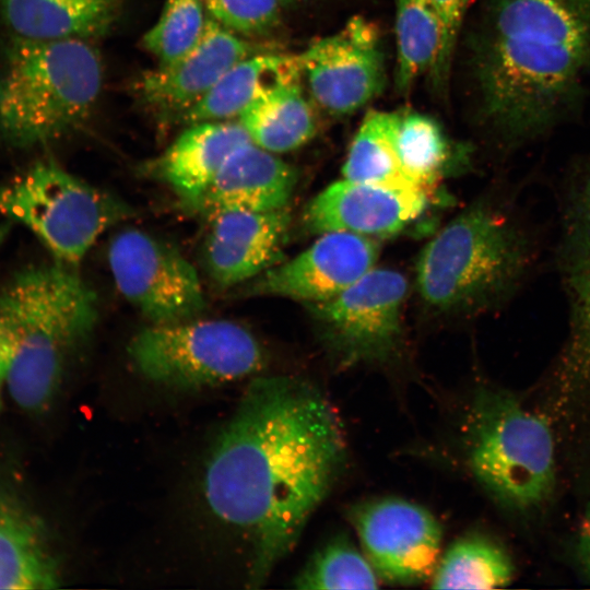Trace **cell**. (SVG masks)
Segmentation results:
<instances>
[{"label": "cell", "mask_w": 590, "mask_h": 590, "mask_svg": "<svg viewBox=\"0 0 590 590\" xmlns=\"http://www.w3.org/2000/svg\"><path fill=\"white\" fill-rule=\"evenodd\" d=\"M344 427L315 386L291 376L253 378L219 434L204 473L212 512L252 543L249 587L291 553L340 476Z\"/></svg>", "instance_id": "cell-1"}, {"label": "cell", "mask_w": 590, "mask_h": 590, "mask_svg": "<svg viewBox=\"0 0 590 590\" xmlns=\"http://www.w3.org/2000/svg\"><path fill=\"white\" fill-rule=\"evenodd\" d=\"M476 118L514 152L581 118L590 0H485L471 39Z\"/></svg>", "instance_id": "cell-2"}, {"label": "cell", "mask_w": 590, "mask_h": 590, "mask_svg": "<svg viewBox=\"0 0 590 590\" xmlns=\"http://www.w3.org/2000/svg\"><path fill=\"white\" fill-rule=\"evenodd\" d=\"M536 246L511 208L492 201L469 206L423 248L416 286L425 305L472 316L508 302L528 279Z\"/></svg>", "instance_id": "cell-3"}, {"label": "cell", "mask_w": 590, "mask_h": 590, "mask_svg": "<svg viewBox=\"0 0 590 590\" xmlns=\"http://www.w3.org/2000/svg\"><path fill=\"white\" fill-rule=\"evenodd\" d=\"M93 290L74 267L55 260L16 273L0 293V319L13 356L4 387L17 406L39 412L59 387L67 354L98 315Z\"/></svg>", "instance_id": "cell-4"}, {"label": "cell", "mask_w": 590, "mask_h": 590, "mask_svg": "<svg viewBox=\"0 0 590 590\" xmlns=\"http://www.w3.org/2000/svg\"><path fill=\"white\" fill-rule=\"evenodd\" d=\"M103 84V64L86 39L11 35L0 61V141L46 144L80 126Z\"/></svg>", "instance_id": "cell-5"}, {"label": "cell", "mask_w": 590, "mask_h": 590, "mask_svg": "<svg viewBox=\"0 0 590 590\" xmlns=\"http://www.w3.org/2000/svg\"><path fill=\"white\" fill-rule=\"evenodd\" d=\"M465 441L472 474L502 507L527 515L548 503L556 452L543 414L509 392L483 389L473 401Z\"/></svg>", "instance_id": "cell-6"}, {"label": "cell", "mask_w": 590, "mask_h": 590, "mask_svg": "<svg viewBox=\"0 0 590 590\" xmlns=\"http://www.w3.org/2000/svg\"><path fill=\"white\" fill-rule=\"evenodd\" d=\"M0 212L72 267L105 231L133 214L126 202L50 161L0 180Z\"/></svg>", "instance_id": "cell-7"}, {"label": "cell", "mask_w": 590, "mask_h": 590, "mask_svg": "<svg viewBox=\"0 0 590 590\" xmlns=\"http://www.w3.org/2000/svg\"><path fill=\"white\" fill-rule=\"evenodd\" d=\"M128 355L146 379L179 389H199L258 373L264 352L244 326L192 318L150 324L128 344Z\"/></svg>", "instance_id": "cell-8"}, {"label": "cell", "mask_w": 590, "mask_h": 590, "mask_svg": "<svg viewBox=\"0 0 590 590\" xmlns=\"http://www.w3.org/2000/svg\"><path fill=\"white\" fill-rule=\"evenodd\" d=\"M568 331L555 377L562 402L590 413V156L571 172L563 198L557 247Z\"/></svg>", "instance_id": "cell-9"}, {"label": "cell", "mask_w": 590, "mask_h": 590, "mask_svg": "<svg viewBox=\"0 0 590 590\" xmlns=\"http://www.w3.org/2000/svg\"><path fill=\"white\" fill-rule=\"evenodd\" d=\"M408 287L399 271L374 267L334 297L305 306L321 341L341 363L384 362L402 340Z\"/></svg>", "instance_id": "cell-10"}, {"label": "cell", "mask_w": 590, "mask_h": 590, "mask_svg": "<svg viewBox=\"0 0 590 590\" xmlns=\"http://www.w3.org/2000/svg\"><path fill=\"white\" fill-rule=\"evenodd\" d=\"M107 259L120 294L151 324L202 314L205 298L198 272L168 244L146 232L126 228L111 238Z\"/></svg>", "instance_id": "cell-11"}, {"label": "cell", "mask_w": 590, "mask_h": 590, "mask_svg": "<svg viewBox=\"0 0 590 590\" xmlns=\"http://www.w3.org/2000/svg\"><path fill=\"white\" fill-rule=\"evenodd\" d=\"M297 56L312 98L333 115L358 110L386 85L378 30L363 16H353Z\"/></svg>", "instance_id": "cell-12"}, {"label": "cell", "mask_w": 590, "mask_h": 590, "mask_svg": "<svg viewBox=\"0 0 590 590\" xmlns=\"http://www.w3.org/2000/svg\"><path fill=\"white\" fill-rule=\"evenodd\" d=\"M351 519L378 577L403 586L433 577L440 559L442 531L427 509L386 497L355 506Z\"/></svg>", "instance_id": "cell-13"}, {"label": "cell", "mask_w": 590, "mask_h": 590, "mask_svg": "<svg viewBox=\"0 0 590 590\" xmlns=\"http://www.w3.org/2000/svg\"><path fill=\"white\" fill-rule=\"evenodd\" d=\"M378 255L379 246L370 237L327 232L293 259L274 264L248 282L243 293L304 304L327 300L371 270Z\"/></svg>", "instance_id": "cell-14"}, {"label": "cell", "mask_w": 590, "mask_h": 590, "mask_svg": "<svg viewBox=\"0 0 590 590\" xmlns=\"http://www.w3.org/2000/svg\"><path fill=\"white\" fill-rule=\"evenodd\" d=\"M427 204L425 190L344 179L319 192L305 208L303 224L311 233L347 232L387 237L417 219Z\"/></svg>", "instance_id": "cell-15"}, {"label": "cell", "mask_w": 590, "mask_h": 590, "mask_svg": "<svg viewBox=\"0 0 590 590\" xmlns=\"http://www.w3.org/2000/svg\"><path fill=\"white\" fill-rule=\"evenodd\" d=\"M267 51L243 39L208 14L196 46L176 62L144 73L138 91L161 114L180 118L238 61Z\"/></svg>", "instance_id": "cell-16"}, {"label": "cell", "mask_w": 590, "mask_h": 590, "mask_svg": "<svg viewBox=\"0 0 590 590\" xmlns=\"http://www.w3.org/2000/svg\"><path fill=\"white\" fill-rule=\"evenodd\" d=\"M203 248L205 269L223 287L248 283L279 263L291 223L287 206L272 211H228L210 220Z\"/></svg>", "instance_id": "cell-17"}, {"label": "cell", "mask_w": 590, "mask_h": 590, "mask_svg": "<svg viewBox=\"0 0 590 590\" xmlns=\"http://www.w3.org/2000/svg\"><path fill=\"white\" fill-rule=\"evenodd\" d=\"M296 181L291 165L250 141L232 153L186 208L208 220L228 211L278 210L287 206Z\"/></svg>", "instance_id": "cell-18"}, {"label": "cell", "mask_w": 590, "mask_h": 590, "mask_svg": "<svg viewBox=\"0 0 590 590\" xmlns=\"http://www.w3.org/2000/svg\"><path fill=\"white\" fill-rule=\"evenodd\" d=\"M250 141L239 121L191 123L142 170L170 188L186 206L203 193L232 153Z\"/></svg>", "instance_id": "cell-19"}, {"label": "cell", "mask_w": 590, "mask_h": 590, "mask_svg": "<svg viewBox=\"0 0 590 590\" xmlns=\"http://www.w3.org/2000/svg\"><path fill=\"white\" fill-rule=\"evenodd\" d=\"M120 0H0V20L31 39L101 36L115 23Z\"/></svg>", "instance_id": "cell-20"}, {"label": "cell", "mask_w": 590, "mask_h": 590, "mask_svg": "<svg viewBox=\"0 0 590 590\" xmlns=\"http://www.w3.org/2000/svg\"><path fill=\"white\" fill-rule=\"evenodd\" d=\"M59 581L42 522L22 504L0 497V589H54Z\"/></svg>", "instance_id": "cell-21"}, {"label": "cell", "mask_w": 590, "mask_h": 590, "mask_svg": "<svg viewBox=\"0 0 590 590\" xmlns=\"http://www.w3.org/2000/svg\"><path fill=\"white\" fill-rule=\"evenodd\" d=\"M300 75L272 84L238 116L256 145L274 154L286 153L300 148L316 133V119L303 94Z\"/></svg>", "instance_id": "cell-22"}, {"label": "cell", "mask_w": 590, "mask_h": 590, "mask_svg": "<svg viewBox=\"0 0 590 590\" xmlns=\"http://www.w3.org/2000/svg\"><path fill=\"white\" fill-rule=\"evenodd\" d=\"M302 74L298 56L267 51L251 55L234 64L219 82L179 118L191 125L231 120L272 84Z\"/></svg>", "instance_id": "cell-23"}, {"label": "cell", "mask_w": 590, "mask_h": 590, "mask_svg": "<svg viewBox=\"0 0 590 590\" xmlns=\"http://www.w3.org/2000/svg\"><path fill=\"white\" fill-rule=\"evenodd\" d=\"M398 120L399 113L371 110L366 114L342 167L344 179L422 189L408 178L401 167L396 148Z\"/></svg>", "instance_id": "cell-24"}, {"label": "cell", "mask_w": 590, "mask_h": 590, "mask_svg": "<svg viewBox=\"0 0 590 590\" xmlns=\"http://www.w3.org/2000/svg\"><path fill=\"white\" fill-rule=\"evenodd\" d=\"M514 575L515 566L505 547L485 535L469 534L453 542L440 556L432 588H502Z\"/></svg>", "instance_id": "cell-25"}, {"label": "cell", "mask_w": 590, "mask_h": 590, "mask_svg": "<svg viewBox=\"0 0 590 590\" xmlns=\"http://www.w3.org/2000/svg\"><path fill=\"white\" fill-rule=\"evenodd\" d=\"M396 87L408 94L417 78L432 72L441 46L440 20L433 0H396Z\"/></svg>", "instance_id": "cell-26"}, {"label": "cell", "mask_w": 590, "mask_h": 590, "mask_svg": "<svg viewBox=\"0 0 590 590\" xmlns=\"http://www.w3.org/2000/svg\"><path fill=\"white\" fill-rule=\"evenodd\" d=\"M396 148L404 174L424 190L451 156V146L440 125L417 111L399 113Z\"/></svg>", "instance_id": "cell-27"}, {"label": "cell", "mask_w": 590, "mask_h": 590, "mask_svg": "<svg viewBox=\"0 0 590 590\" xmlns=\"http://www.w3.org/2000/svg\"><path fill=\"white\" fill-rule=\"evenodd\" d=\"M295 588L377 589L378 576L366 555L344 536L320 547L294 579Z\"/></svg>", "instance_id": "cell-28"}, {"label": "cell", "mask_w": 590, "mask_h": 590, "mask_svg": "<svg viewBox=\"0 0 590 590\" xmlns=\"http://www.w3.org/2000/svg\"><path fill=\"white\" fill-rule=\"evenodd\" d=\"M205 12L201 0H166L160 17L142 38L160 67L176 62L196 46L204 32Z\"/></svg>", "instance_id": "cell-29"}, {"label": "cell", "mask_w": 590, "mask_h": 590, "mask_svg": "<svg viewBox=\"0 0 590 590\" xmlns=\"http://www.w3.org/2000/svg\"><path fill=\"white\" fill-rule=\"evenodd\" d=\"M206 13L229 31L260 36L279 21L284 0H201Z\"/></svg>", "instance_id": "cell-30"}, {"label": "cell", "mask_w": 590, "mask_h": 590, "mask_svg": "<svg viewBox=\"0 0 590 590\" xmlns=\"http://www.w3.org/2000/svg\"><path fill=\"white\" fill-rule=\"evenodd\" d=\"M473 0H433L440 20L442 38L436 64L430 72L433 83L441 88L447 84L457 39L464 16Z\"/></svg>", "instance_id": "cell-31"}, {"label": "cell", "mask_w": 590, "mask_h": 590, "mask_svg": "<svg viewBox=\"0 0 590 590\" xmlns=\"http://www.w3.org/2000/svg\"><path fill=\"white\" fill-rule=\"evenodd\" d=\"M577 551L580 564L590 579V502L580 524Z\"/></svg>", "instance_id": "cell-32"}, {"label": "cell", "mask_w": 590, "mask_h": 590, "mask_svg": "<svg viewBox=\"0 0 590 590\" xmlns=\"http://www.w3.org/2000/svg\"><path fill=\"white\" fill-rule=\"evenodd\" d=\"M13 356L11 335L0 319V389L4 386Z\"/></svg>", "instance_id": "cell-33"}, {"label": "cell", "mask_w": 590, "mask_h": 590, "mask_svg": "<svg viewBox=\"0 0 590 590\" xmlns=\"http://www.w3.org/2000/svg\"><path fill=\"white\" fill-rule=\"evenodd\" d=\"M10 232H11V225L10 224H8V223L0 224V247L7 240Z\"/></svg>", "instance_id": "cell-34"}, {"label": "cell", "mask_w": 590, "mask_h": 590, "mask_svg": "<svg viewBox=\"0 0 590 590\" xmlns=\"http://www.w3.org/2000/svg\"><path fill=\"white\" fill-rule=\"evenodd\" d=\"M284 1L287 4V3L292 2V1H295V0H284Z\"/></svg>", "instance_id": "cell-35"}, {"label": "cell", "mask_w": 590, "mask_h": 590, "mask_svg": "<svg viewBox=\"0 0 590 590\" xmlns=\"http://www.w3.org/2000/svg\"><path fill=\"white\" fill-rule=\"evenodd\" d=\"M1 406H2V401H1V394H0V410H1Z\"/></svg>", "instance_id": "cell-36"}]
</instances>
